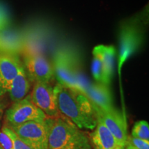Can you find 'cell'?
Masks as SVG:
<instances>
[{
	"label": "cell",
	"instance_id": "6da1fadb",
	"mask_svg": "<svg viewBox=\"0 0 149 149\" xmlns=\"http://www.w3.org/2000/svg\"><path fill=\"white\" fill-rule=\"evenodd\" d=\"M56 106L59 113L81 130H93L97 116L93 104L85 93L57 82L53 86Z\"/></svg>",
	"mask_w": 149,
	"mask_h": 149
},
{
	"label": "cell",
	"instance_id": "7a4b0ae2",
	"mask_svg": "<svg viewBox=\"0 0 149 149\" xmlns=\"http://www.w3.org/2000/svg\"><path fill=\"white\" fill-rule=\"evenodd\" d=\"M48 149H91L88 137L66 117H47Z\"/></svg>",
	"mask_w": 149,
	"mask_h": 149
},
{
	"label": "cell",
	"instance_id": "3957f363",
	"mask_svg": "<svg viewBox=\"0 0 149 149\" xmlns=\"http://www.w3.org/2000/svg\"><path fill=\"white\" fill-rule=\"evenodd\" d=\"M53 68L58 83L84 93L86 85L80 79L79 63L74 53L66 50L59 51L55 54Z\"/></svg>",
	"mask_w": 149,
	"mask_h": 149
},
{
	"label": "cell",
	"instance_id": "277c9868",
	"mask_svg": "<svg viewBox=\"0 0 149 149\" xmlns=\"http://www.w3.org/2000/svg\"><path fill=\"white\" fill-rule=\"evenodd\" d=\"M144 38V30L140 19L126 21L121 26L119 33V74H121L123 64L140 48Z\"/></svg>",
	"mask_w": 149,
	"mask_h": 149
},
{
	"label": "cell",
	"instance_id": "5b68a950",
	"mask_svg": "<svg viewBox=\"0 0 149 149\" xmlns=\"http://www.w3.org/2000/svg\"><path fill=\"white\" fill-rule=\"evenodd\" d=\"M47 118L42 110L31 101L29 95L13 102L6 112L5 120L8 126H18L29 122H45Z\"/></svg>",
	"mask_w": 149,
	"mask_h": 149
},
{
	"label": "cell",
	"instance_id": "8992f818",
	"mask_svg": "<svg viewBox=\"0 0 149 149\" xmlns=\"http://www.w3.org/2000/svg\"><path fill=\"white\" fill-rule=\"evenodd\" d=\"M22 64L30 81L51 83L55 77L53 66L41 53H23Z\"/></svg>",
	"mask_w": 149,
	"mask_h": 149
},
{
	"label": "cell",
	"instance_id": "52a82bcc",
	"mask_svg": "<svg viewBox=\"0 0 149 149\" xmlns=\"http://www.w3.org/2000/svg\"><path fill=\"white\" fill-rule=\"evenodd\" d=\"M9 127L31 149H48V130L45 122H29Z\"/></svg>",
	"mask_w": 149,
	"mask_h": 149
},
{
	"label": "cell",
	"instance_id": "ba28073f",
	"mask_svg": "<svg viewBox=\"0 0 149 149\" xmlns=\"http://www.w3.org/2000/svg\"><path fill=\"white\" fill-rule=\"evenodd\" d=\"M93 107L96 112L97 120L103 123L121 148H124L127 145L128 135L127 125L122 113L115 107L108 111H103L94 106Z\"/></svg>",
	"mask_w": 149,
	"mask_h": 149
},
{
	"label": "cell",
	"instance_id": "9c48e42d",
	"mask_svg": "<svg viewBox=\"0 0 149 149\" xmlns=\"http://www.w3.org/2000/svg\"><path fill=\"white\" fill-rule=\"evenodd\" d=\"M33 104L42 110L47 117H57L61 114L56 106L53 86L51 83L35 82L30 95Z\"/></svg>",
	"mask_w": 149,
	"mask_h": 149
},
{
	"label": "cell",
	"instance_id": "30bf717a",
	"mask_svg": "<svg viewBox=\"0 0 149 149\" xmlns=\"http://www.w3.org/2000/svg\"><path fill=\"white\" fill-rule=\"evenodd\" d=\"M22 66L17 54L0 52V97L8 93L11 82Z\"/></svg>",
	"mask_w": 149,
	"mask_h": 149
},
{
	"label": "cell",
	"instance_id": "8fae6325",
	"mask_svg": "<svg viewBox=\"0 0 149 149\" xmlns=\"http://www.w3.org/2000/svg\"><path fill=\"white\" fill-rule=\"evenodd\" d=\"M84 93L87 96L94 107L108 111L113 108V97L109 86L100 83L91 84L85 87Z\"/></svg>",
	"mask_w": 149,
	"mask_h": 149
},
{
	"label": "cell",
	"instance_id": "7c38bea8",
	"mask_svg": "<svg viewBox=\"0 0 149 149\" xmlns=\"http://www.w3.org/2000/svg\"><path fill=\"white\" fill-rule=\"evenodd\" d=\"M32 84L26 73L24 66H22L11 82L7 93H8L10 100L15 102L26 97Z\"/></svg>",
	"mask_w": 149,
	"mask_h": 149
},
{
	"label": "cell",
	"instance_id": "4fadbf2b",
	"mask_svg": "<svg viewBox=\"0 0 149 149\" xmlns=\"http://www.w3.org/2000/svg\"><path fill=\"white\" fill-rule=\"evenodd\" d=\"M90 136L92 141L91 145L102 149H122L111 132L99 120L94 131Z\"/></svg>",
	"mask_w": 149,
	"mask_h": 149
},
{
	"label": "cell",
	"instance_id": "5bb4252c",
	"mask_svg": "<svg viewBox=\"0 0 149 149\" xmlns=\"http://www.w3.org/2000/svg\"><path fill=\"white\" fill-rule=\"evenodd\" d=\"M24 40L18 33L5 30L0 33V52L17 54L23 50Z\"/></svg>",
	"mask_w": 149,
	"mask_h": 149
},
{
	"label": "cell",
	"instance_id": "9a60e30c",
	"mask_svg": "<svg viewBox=\"0 0 149 149\" xmlns=\"http://www.w3.org/2000/svg\"><path fill=\"white\" fill-rule=\"evenodd\" d=\"M93 55H95L100 58L103 64L107 74L112 79L114 71V63L115 49L113 46L98 45L93 48Z\"/></svg>",
	"mask_w": 149,
	"mask_h": 149
},
{
	"label": "cell",
	"instance_id": "2e32d148",
	"mask_svg": "<svg viewBox=\"0 0 149 149\" xmlns=\"http://www.w3.org/2000/svg\"><path fill=\"white\" fill-rule=\"evenodd\" d=\"M91 70H92L93 77L97 82L107 86L110 84L111 79L108 77L107 72H106L101 60L95 55H93Z\"/></svg>",
	"mask_w": 149,
	"mask_h": 149
},
{
	"label": "cell",
	"instance_id": "e0dca14e",
	"mask_svg": "<svg viewBox=\"0 0 149 149\" xmlns=\"http://www.w3.org/2000/svg\"><path fill=\"white\" fill-rule=\"evenodd\" d=\"M132 137L149 141V124L145 120L135 122L131 130Z\"/></svg>",
	"mask_w": 149,
	"mask_h": 149
},
{
	"label": "cell",
	"instance_id": "ac0fdd59",
	"mask_svg": "<svg viewBox=\"0 0 149 149\" xmlns=\"http://www.w3.org/2000/svg\"><path fill=\"white\" fill-rule=\"evenodd\" d=\"M2 129L8 134L9 137H10L11 140L13 144V149H31L17 135L12 128L8 126H4L2 127Z\"/></svg>",
	"mask_w": 149,
	"mask_h": 149
},
{
	"label": "cell",
	"instance_id": "d6986e66",
	"mask_svg": "<svg viewBox=\"0 0 149 149\" xmlns=\"http://www.w3.org/2000/svg\"><path fill=\"white\" fill-rule=\"evenodd\" d=\"M11 20L8 9L0 2V33L8 29L10 26Z\"/></svg>",
	"mask_w": 149,
	"mask_h": 149
},
{
	"label": "cell",
	"instance_id": "ffe728a7",
	"mask_svg": "<svg viewBox=\"0 0 149 149\" xmlns=\"http://www.w3.org/2000/svg\"><path fill=\"white\" fill-rule=\"evenodd\" d=\"M127 144L131 145L136 149H149V141L144 140L128 135Z\"/></svg>",
	"mask_w": 149,
	"mask_h": 149
},
{
	"label": "cell",
	"instance_id": "44dd1931",
	"mask_svg": "<svg viewBox=\"0 0 149 149\" xmlns=\"http://www.w3.org/2000/svg\"><path fill=\"white\" fill-rule=\"evenodd\" d=\"M0 146L2 149H13V144L10 137L2 128L0 130Z\"/></svg>",
	"mask_w": 149,
	"mask_h": 149
},
{
	"label": "cell",
	"instance_id": "7402d4cb",
	"mask_svg": "<svg viewBox=\"0 0 149 149\" xmlns=\"http://www.w3.org/2000/svg\"><path fill=\"white\" fill-rule=\"evenodd\" d=\"M5 109V104L3 102H2L0 100V118H1V116H2L3 110Z\"/></svg>",
	"mask_w": 149,
	"mask_h": 149
},
{
	"label": "cell",
	"instance_id": "603a6c76",
	"mask_svg": "<svg viewBox=\"0 0 149 149\" xmlns=\"http://www.w3.org/2000/svg\"><path fill=\"white\" fill-rule=\"evenodd\" d=\"M123 149H136V148H134L133 146H132L131 145L127 144V145H126V146L124 147V148H123Z\"/></svg>",
	"mask_w": 149,
	"mask_h": 149
},
{
	"label": "cell",
	"instance_id": "cb8c5ba5",
	"mask_svg": "<svg viewBox=\"0 0 149 149\" xmlns=\"http://www.w3.org/2000/svg\"><path fill=\"white\" fill-rule=\"evenodd\" d=\"M93 148H94V149H102V148H99V147H97V146H94V145H93Z\"/></svg>",
	"mask_w": 149,
	"mask_h": 149
},
{
	"label": "cell",
	"instance_id": "d4e9b609",
	"mask_svg": "<svg viewBox=\"0 0 149 149\" xmlns=\"http://www.w3.org/2000/svg\"><path fill=\"white\" fill-rule=\"evenodd\" d=\"M0 128H1V122H0Z\"/></svg>",
	"mask_w": 149,
	"mask_h": 149
},
{
	"label": "cell",
	"instance_id": "484cf974",
	"mask_svg": "<svg viewBox=\"0 0 149 149\" xmlns=\"http://www.w3.org/2000/svg\"><path fill=\"white\" fill-rule=\"evenodd\" d=\"M0 149H2V148H1V146H0Z\"/></svg>",
	"mask_w": 149,
	"mask_h": 149
}]
</instances>
